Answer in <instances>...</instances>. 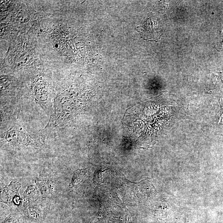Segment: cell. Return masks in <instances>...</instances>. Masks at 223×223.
<instances>
[{
  "label": "cell",
  "mask_w": 223,
  "mask_h": 223,
  "mask_svg": "<svg viewBox=\"0 0 223 223\" xmlns=\"http://www.w3.org/2000/svg\"><path fill=\"white\" fill-rule=\"evenodd\" d=\"M30 56L29 54H26L24 52L21 53L19 54L17 58V61H18V64H21V66L24 65L23 64H25L28 63V61H29V58Z\"/></svg>",
  "instance_id": "277c9868"
},
{
  "label": "cell",
  "mask_w": 223,
  "mask_h": 223,
  "mask_svg": "<svg viewBox=\"0 0 223 223\" xmlns=\"http://www.w3.org/2000/svg\"><path fill=\"white\" fill-rule=\"evenodd\" d=\"M2 223H17V220L14 217H12L11 215L7 217Z\"/></svg>",
  "instance_id": "5b68a950"
},
{
  "label": "cell",
  "mask_w": 223,
  "mask_h": 223,
  "mask_svg": "<svg viewBox=\"0 0 223 223\" xmlns=\"http://www.w3.org/2000/svg\"><path fill=\"white\" fill-rule=\"evenodd\" d=\"M141 37L145 40L158 41L161 35V30L159 29L156 19L149 18L136 28Z\"/></svg>",
  "instance_id": "7a4b0ae2"
},
{
  "label": "cell",
  "mask_w": 223,
  "mask_h": 223,
  "mask_svg": "<svg viewBox=\"0 0 223 223\" xmlns=\"http://www.w3.org/2000/svg\"><path fill=\"white\" fill-rule=\"evenodd\" d=\"M87 172L86 169H78L76 171L71 179L70 187L72 188L78 186L84 179Z\"/></svg>",
  "instance_id": "3957f363"
},
{
  "label": "cell",
  "mask_w": 223,
  "mask_h": 223,
  "mask_svg": "<svg viewBox=\"0 0 223 223\" xmlns=\"http://www.w3.org/2000/svg\"><path fill=\"white\" fill-rule=\"evenodd\" d=\"M33 99L44 111L48 117H50L54 101L50 93L48 85L44 80H39L36 83L33 89Z\"/></svg>",
  "instance_id": "6da1fadb"
}]
</instances>
